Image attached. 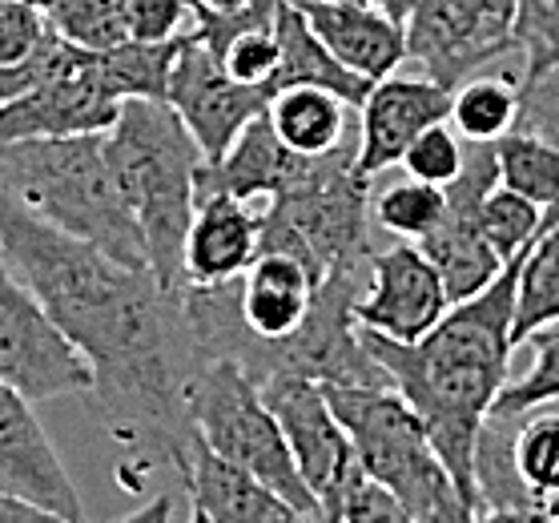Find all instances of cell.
<instances>
[{
	"label": "cell",
	"instance_id": "obj_19",
	"mask_svg": "<svg viewBox=\"0 0 559 523\" xmlns=\"http://www.w3.org/2000/svg\"><path fill=\"white\" fill-rule=\"evenodd\" d=\"M181 479L190 487L193 508L205 511L210 523H326L294 508L290 499H282L274 487H266L250 472L214 455L202 439L193 443L190 467L181 472Z\"/></svg>",
	"mask_w": 559,
	"mask_h": 523
},
{
	"label": "cell",
	"instance_id": "obj_39",
	"mask_svg": "<svg viewBox=\"0 0 559 523\" xmlns=\"http://www.w3.org/2000/svg\"><path fill=\"white\" fill-rule=\"evenodd\" d=\"M343 523H419V520L386 487H379L374 479L362 475L355 484V491H350V499H346Z\"/></svg>",
	"mask_w": 559,
	"mask_h": 523
},
{
	"label": "cell",
	"instance_id": "obj_34",
	"mask_svg": "<svg viewBox=\"0 0 559 523\" xmlns=\"http://www.w3.org/2000/svg\"><path fill=\"white\" fill-rule=\"evenodd\" d=\"M463 162H467V141L459 138V129H451L447 121L419 133L403 154V169L411 178L431 181V186H451L463 174Z\"/></svg>",
	"mask_w": 559,
	"mask_h": 523
},
{
	"label": "cell",
	"instance_id": "obj_30",
	"mask_svg": "<svg viewBox=\"0 0 559 523\" xmlns=\"http://www.w3.org/2000/svg\"><path fill=\"white\" fill-rule=\"evenodd\" d=\"M527 343L535 346V362L523 379H508L496 395L491 415L499 419H523L532 411H544L547 403H559V326L532 334Z\"/></svg>",
	"mask_w": 559,
	"mask_h": 523
},
{
	"label": "cell",
	"instance_id": "obj_29",
	"mask_svg": "<svg viewBox=\"0 0 559 523\" xmlns=\"http://www.w3.org/2000/svg\"><path fill=\"white\" fill-rule=\"evenodd\" d=\"M45 16L57 37L85 52H109L129 37V0H57Z\"/></svg>",
	"mask_w": 559,
	"mask_h": 523
},
{
	"label": "cell",
	"instance_id": "obj_3",
	"mask_svg": "<svg viewBox=\"0 0 559 523\" xmlns=\"http://www.w3.org/2000/svg\"><path fill=\"white\" fill-rule=\"evenodd\" d=\"M105 150L117 186L138 217L153 278L166 290L186 286V234L198 210L205 154L190 126L166 97L121 102V114L105 129Z\"/></svg>",
	"mask_w": 559,
	"mask_h": 523
},
{
	"label": "cell",
	"instance_id": "obj_32",
	"mask_svg": "<svg viewBox=\"0 0 559 523\" xmlns=\"http://www.w3.org/2000/svg\"><path fill=\"white\" fill-rule=\"evenodd\" d=\"M511 455H515V472L532 496H556L559 491V415L532 411L515 423V439H511Z\"/></svg>",
	"mask_w": 559,
	"mask_h": 523
},
{
	"label": "cell",
	"instance_id": "obj_8",
	"mask_svg": "<svg viewBox=\"0 0 559 523\" xmlns=\"http://www.w3.org/2000/svg\"><path fill=\"white\" fill-rule=\"evenodd\" d=\"M0 383L33 403L61 395H90V362L49 319L28 282L0 250Z\"/></svg>",
	"mask_w": 559,
	"mask_h": 523
},
{
	"label": "cell",
	"instance_id": "obj_44",
	"mask_svg": "<svg viewBox=\"0 0 559 523\" xmlns=\"http://www.w3.org/2000/svg\"><path fill=\"white\" fill-rule=\"evenodd\" d=\"M198 4H210V9H238V4H250V0H198Z\"/></svg>",
	"mask_w": 559,
	"mask_h": 523
},
{
	"label": "cell",
	"instance_id": "obj_47",
	"mask_svg": "<svg viewBox=\"0 0 559 523\" xmlns=\"http://www.w3.org/2000/svg\"><path fill=\"white\" fill-rule=\"evenodd\" d=\"M294 4H302V0H294Z\"/></svg>",
	"mask_w": 559,
	"mask_h": 523
},
{
	"label": "cell",
	"instance_id": "obj_12",
	"mask_svg": "<svg viewBox=\"0 0 559 523\" xmlns=\"http://www.w3.org/2000/svg\"><path fill=\"white\" fill-rule=\"evenodd\" d=\"M451 310V294L431 258L419 242H394L374 250L367 282L355 298V319L374 334L394 343H419Z\"/></svg>",
	"mask_w": 559,
	"mask_h": 523
},
{
	"label": "cell",
	"instance_id": "obj_42",
	"mask_svg": "<svg viewBox=\"0 0 559 523\" xmlns=\"http://www.w3.org/2000/svg\"><path fill=\"white\" fill-rule=\"evenodd\" d=\"M471 523H544L535 508H487Z\"/></svg>",
	"mask_w": 559,
	"mask_h": 523
},
{
	"label": "cell",
	"instance_id": "obj_1",
	"mask_svg": "<svg viewBox=\"0 0 559 523\" xmlns=\"http://www.w3.org/2000/svg\"><path fill=\"white\" fill-rule=\"evenodd\" d=\"M0 250L90 362L93 415L150 467L186 472L198 443L186 391L205 358L153 270H133L0 190Z\"/></svg>",
	"mask_w": 559,
	"mask_h": 523
},
{
	"label": "cell",
	"instance_id": "obj_6",
	"mask_svg": "<svg viewBox=\"0 0 559 523\" xmlns=\"http://www.w3.org/2000/svg\"><path fill=\"white\" fill-rule=\"evenodd\" d=\"M355 443L358 467L419 523H471L479 511L459 496L419 411L394 387H322Z\"/></svg>",
	"mask_w": 559,
	"mask_h": 523
},
{
	"label": "cell",
	"instance_id": "obj_23",
	"mask_svg": "<svg viewBox=\"0 0 559 523\" xmlns=\"http://www.w3.org/2000/svg\"><path fill=\"white\" fill-rule=\"evenodd\" d=\"M355 114L358 105L343 102L338 93L314 90V85L274 93L266 109V117L278 129V138L290 145L294 154H306V157L331 154V150L346 145L350 129L358 121Z\"/></svg>",
	"mask_w": 559,
	"mask_h": 523
},
{
	"label": "cell",
	"instance_id": "obj_13",
	"mask_svg": "<svg viewBox=\"0 0 559 523\" xmlns=\"http://www.w3.org/2000/svg\"><path fill=\"white\" fill-rule=\"evenodd\" d=\"M166 102L190 126L205 162H222L229 145L238 141V133L270 109L266 90L229 78L222 57L193 33H186V45L174 61Z\"/></svg>",
	"mask_w": 559,
	"mask_h": 523
},
{
	"label": "cell",
	"instance_id": "obj_20",
	"mask_svg": "<svg viewBox=\"0 0 559 523\" xmlns=\"http://www.w3.org/2000/svg\"><path fill=\"white\" fill-rule=\"evenodd\" d=\"M318 286L322 282L294 254L262 250L254 258V266L246 270L242 282H238V302H242L246 331L254 334L258 343L290 338L310 319Z\"/></svg>",
	"mask_w": 559,
	"mask_h": 523
},
{
	"label": "cell",
	"instance_id": "obj_4",
	"mask_svg": "<svg viewBox=\"0 0 559 523\" xmlns=\"http://www.w3.org/2000/svg\"><path fill=\"white\" fill-rule=\"evenodd\" d=\"M0 190L57 230L85 238L133 270H150V250L117 186L105 133L0 145Z\"/></svg>",
	"mask_w": 559,
	"mask_h": 523
},
{
	"label": "cell",
	"instance_id": "obj_28",
	"mask_svg": "<svg viewBox=\"0 0 559 523\" xmlns=\"http://www.w3.org/2000/svg\"><path fill=\"white\" fill-rule=\"evenodd\" d=\"M443 214H447L443 186L419 181L411 178V174L391 181V186H382V190H374V198H370L374 226L394 234V238H407V242H423L443 222Z\"/></svg>",
	"mask_w": 559,
	"mask_h": 523
},
{
	"label": "cell",
	"instance_id": "obj_25",
	"mask_svg": "<svg viewBox=\"0 0 559 523\" xmlns=\"http://www.w3.org/2000/svg\"><path fill=\"white\" fill-rule=\"evenodd\" d=\"M181 45H186V37H178V40L126 37L117 49L97 52V73H102L105 90L114 93L117 102L166 97L169 73H174V61H178Z\"/></svg>",
	"mask_w": 559,
	"mask_h": 523
},
{
	"label": "cell",
	"instance_id": "obj_21",
	"mask_svg": "<svg viewBox=\"0 0 559 523\" xmlns=\"http://www.w3.org/2000/svg\"><path fill=\"white\" fill-rule=\"evenodd\" d=\"M306 169V154H294L278 138V129L266 114L254 117L226 150L222 162H205L202 186L226 190L242 202H270L282 190H290Z\"/></svg>",
	"mask_w": 559,
	"mask_h": 523
},
{
	"label": "cell",
	"instance_id": "obj_17",
	"mask_svg": "<svg viewBox=\"0 0 559 523\" xmlns=\"http://www.w3.org/2000/svg\"><path fill=\"white\" fill-rule=\"evenodd\" d=\"M262 254V210L226 190L198 186L190 234H186V286H222L242 278Z\"/></svg>",
	"mask_w": 559,
	"mask_h": 523
},
{
	"label": "cell",
	"instance_id": "obj_10",
	"mask_svg": "<svg viewBox=\"0 0 559 523\" xmlns=\"http://www.w3.org/2000/svg\"><path fill=\"white\" fill-rule=\"evenodd\" d=\"M262 399L278 415L294 463L322 508V520L343 523V508L362 479V467L326 391L310 379H270L262 383Z\"/></svg>",
	"mask_w": 559,
	"mask_h": 523
},
{
	"label": "cell",
	"instance_id": "obj_7",
	"mask_svg": "<svg viewBox=\"0 0 559 523\" xmlns=\"http://www.w3.org/2000/svg\"><path fill=\"white\" fill-rule=\"evenodd\" d=\"M186 407L198 439L226 463L250 472L266 487H274L282 499H290L294 508L322 520L318 499L310 496L302 472L290 455V443L282 435L278 415L262 399V387L246 375L242 362L234 358H205L193 370Z\"/></svg>",
	"mask_w": 559,
	"mask_h": 523
},
{
	"label": "cell",
	"instance_id": "obj_11",
	"mask_svg": "<svg viewBox=\"0 0 559 523\" xmlns=\"http://www.w3.org/2000/svg\"><path fill=\"white\" fill-rule=\"evenodd\" d=\"M499 186V162H496V141H467V162L447 190V214L427 238H423V254L431 258L447 282L451 307L479 294L484 286L499 278L503 258L491 250L484 238L479 214H484L487 193Z\"/></svg>",
	"mask_w": 559,
	"mask_h": 523
},
{
	"label": "cell",
	"instance_id": "obj_38",
	"mask_svg": "<svg viewBox=\"0 0 559 523\" xmlns=\"http://www.w3.org/2000/svg\"><path fill=\"white\" fill-rule=\"evenodd\" d=\"M515 129L559 145V69L520 85V117H515Z\"/></svg>",
	"mask_w": 559,
	"mask_h": 523
},
{
	"label": "cell",
	"instance_id": "obj_26",
	"mask_svg": "<svg viewBox=\"0 0 559 523\" xmlns=\"http://www.w3.org/2000/svg\"><path fill=\"white\" fill-rule=\"evenodd\" d=\"M520 117V78H487L475 73L455 90L451 126L463 141H499L515 129Z\"/></svg>",
	"mask_w": 559,
	"mask_h": 523
},
{
	"label": "cell",
	"instance_id": "obj_43",
	"mask_svg": "<svg viewBox=\"0 0 559 523\" xmlns=\"http://www.w3.org/2000/svg\"><path fill=\"white\" fill-rule=\"evenodd\" d=\"M374 4H379L382 13H391L394 21H399V25H407V21H411V13H415V9H419L423 0H374Z\"/></svg>",
	"mask_w": 559,
	"mask_h": 523
},
{
	"label": "cell",
	"instance_id": "obj_24",
	"mask_svg": "<svg viewBox=\"0 0 559 523\" xmlns=\"http://www.w3.org/2000/svg\"><path fill=\"white\" fill-rule=\"evenodd\" d=\"M547 326H559V202L547 205L544 234L523 254L511 343H527L532 334L547 331Z\"/></svg>",
	"mask_w": 559,
	"mask_h": 523
},
{
	"label": "cell",
	"instance_id": "obj_31",
	"mask_svg": "<svg viewBox=\"0 0 559 523\" xmlns=\"http://www.w3.org/2000/svg\"><path fill=\"white\" fill-rule=\"evenodd\" d=\"M479 226H484V238L491 242L503 262L515 258L523 246H532L547 226V205L523 198V193L508 190V186H496L487 193L484 214H479Z\"/></svg>",
	"mask_w": 559,
	"mask_h": 523
},
{
	"label": "cell",
	"instance_id": "obj_14",
	"mask_svg": "<svg viewBox=\"0 0 559 523\" xmlns=\"http://www.w3.org/2000/svg\"><path fill=\"white\" fill-rule=\"evenodd\" d=\"M455 90L427 73H391L370 85L367 102L358 105V162L362 178H382L386 169L403 166L411 141L431 126L451 121Z\"/></svg>",
	"mask_w": 559,
	"mask_h": 523
},
{
	"label": "cell",
	"instance_id": "obj_18",
	"mask_svg": "<svg viewBox=\"0 0 559 523\" xmlns=\"http://www.w3.org/2000/svg\"><path fill=\"white\" fill-rule=\"evenodd\" d=\"M306 25L358 78L382 81L407 64V25L382 13L374 0H302Z\"/></svg>",
	"mask_w": 559,
	"mask_h": 523
},
{
	"label": "cell",
	"instance_id": "obj_16",
	"mask_svg": "<svg viewBox=\"0 0 559 523\" xmlns=\"http://www.w3.org/2000/svg\"><path fill=\"white\" fill-rule=\"evenodd\" d=\"M0 491L57 511L73 523H85L81 491L40 427L33 399L9 383H0Z\"/></svg>",
	"mask_w": 559,
	"mask_h": 523
},
{
	"label": "cell",
	"instance_id": "obj_40",
	"mask_svg": "<svg viewBox=\"0 0 559 523\" xmlns=\"http://www.w3.org/2000/svg\"><path fill=\"white\" fill-rule=\"evenodd\" d=\"M0 523H73L57 515V511H45L37 503H28L21 496H9V491H0Z\"/></svg>",
	"mask_w": 559,
	"mask_h": 523
},
{
	"label": "cell",
	"instance_id": "obj_41",
	"mask_svg": "<svg viewBox=\"0 0 559 523\" xmlns=\"http://www.w3.org/2000/svg\"><path fill=\"white\" fill-rule=\"evenodd\" d=\"M169 520H174V499L157 496V499H150L145 508H138L133 515H126V520H117V523H169Z\"/></svg>",
	"mask_w": 559,
	"mask_h": 523
},
{
	"label": "cell",
	"instance_id": "obj_45",
	"mask_svg": "<svg viewBox=\"0 0 559 523\" xmlns=\"http://www.w3.org/2000/svg\"><path fill=\"white\" fill-rule=\"evenodd\" d=\"M25 4H33V9H40V13H49L57 0H25Z\"/></svg>",
	"mask_w": 559,
	"mask_h": 523
},
{
	"label": "cell",
	"instance_id": "obj_2",
	"mask_svg": "<svg viewBox=\"0 0 559 523\" xmlns=\"http://www.w3.org/2000/svg\"><path fill=\"white\" fill-rule=\"evenodd\" d=\"M508 258L499 278L471 294L447 310L443 322L419 343H394L386 334H374L367 326L362 343L386 379L411 407L419 411L423 427L431 435L439 460L455 479L459 496L475 511H484L479 479H475V447L484 431L491 403L508 383L511 362V322H515V290H520L523 254Z\"/></svg>",
	"mask_w": 559,
	"mask_h": 523
},
{
	"label": "cell",
	"instance_id": "obj_22",
	"mask_svg": "<svg viewBox=\"0 0 559 523\" xmlns=\"http://www.w3.org/2000/svg\"><path fill=\"white\" fill-rule=\"evenodd\" d=\"M274 28H278L282 61H278L274 81L266 85V97H274V93H282V90H298V85H314V90L338 93V97L350 105L367 102V93L374 81L358 78L355 69H346V64L322 45V37H318L314 28L306 25L302 9H298L294 0H282Z\"/></svg>",
	"mask_w": 559,
	"mask_h": 523
},
{
	"label": "cell",
	"instance_id": "obj_15",
	"mask_svg": "<svg viewBox=\"0 0 559 523\" xmlns=\"http://www.w3.org/2000/svg\"><path fill=\"white\" fill-rule=\"evenodd\" d=\"M117 114H121V102L105 90L97 73V52H85L73 69L40 81L37 90L21 93L16 102L0 105V145L105 133Z\"/></svg>",
	"mask_w": 559,
	"mask_h": 523
},
{
	"label": "cell",
	"instance_id": "obj_48",
	"mask_svg": "<svg viewBox=\"0 0 559 523\" xmlns=\"http://www.w3.org/2000/svg\"><path fill=\"white\" fill-rule=\"evenodd\" d=\"M0 4H4V0H0Z\"/></svg>",
	"mask_w": 559,
	"mask_h": 523
},
{
	"label": "cell",
	"instance_id": "obj_37",
	"mask_svg": "<svg viewBox=\"0 0 559 523\" xmlns=\"http://www.w3.org/2000/svg\"><path fill=\"white\" fill-rule=\"evenodd\" d=\"M45 37H49V16L40 9H33L25 0L0 4V64H16L33 57Z\"/></svg>",
	"mask_w": 559,
	"mask_h": 523
},
{
	"label": "cell",
	"instance_id": "obj_36",
	"mask_svg": "<svg viewBox=\"0 0 559 523\" xmlns=\"http://www.w3.org/2000/svg\"><path fill=\"white\" fill-rule=\"evenodd\" d=\"M193 28V0H129V37L178 40Z\"/></svg>",
	"mask_w": 559,
	"mask_h": 523
},
{
	"label": "cell",
	"instance_id": "obj_27",
	"mask_svg": "<svg viewBox=\"0 0 559 523\" xmlns=\"http://www.w3.org/2000/svg\"><path fill=\"white\" fill-rule=\"evenodd\" d=\"M496 162H499V186L523 193L539 205L559 202V145L544 141L535 133L511 129L508 138L496 141Z\"/></svg>",
	"mask_w": 559,
	"mask_h": 523
},
{
	"label": "cell",
	"instance_id": "obj_35",
	"mask_svg": "<svg viewBox=\"0 0 559 523\" xmlns=\"http://www.w3.org/2000/svg\"><path fill=\"white\" fill-rule=\"evenodd\" d=\"M217 57H222L226 73L234 81L266 90L270 81H274V73H278V61H282L278 28H274V25L246 28V33H238V37L229 40V45L217 52Z\"/></svg>",
	"mask_w": 559,
	"mask_h": 523
},
{
	"label": "cell",
	"instance_id": "obj_5",
	"mask_svg": "<svg viewBox=\"0 0 559 523\" xmlns=\"http://www.w3.org/2000/svg\"><path fill=\"white\" fill-rule=\"evenodd\" d=\"M355 162L358 138L331 154L306 157V169L290 190L262 202V250L294 254L318 282H326L334 270L370 262L374 181L362 178Z\"/></svg>",
	"mask_w": 559,
	"mask_h": 523
},
{
	"label": "cell",
	"instance_id": "obj_33",
	"mask_svg": "<svg viewBox=\"0 0 559 523\" xmlns=\"http://www.w3.org/2000/svg\"><path fill=\"white\" fill-rule=\"evenodd\" d=\"M515 57L523 61L520 85L559 69V0H520Z\"/></svg>",
	"mask_w": 559,
	"mask_h": 523
},
{
	"label": "cell",
	"instance_id": "obj_46",
	"mask_svg": "<svg viewBox=\"0 0 559 523\" xmlns=\"http://www.w3.org/2000/svg\"><path fill=\"white\" fill-rule=\"evenodd\" d=\"M190 523H210V515H205V511L193 508V511H190Z\"/></svg>",
	"mask_w": 559,
	"mask_h": 523
},
{
	"label": "cell",
	"instance_id": "obj_9",
	"mask_svg": "<svg viewBox=\"0 0 559 523\" xmlns=\"http://www.w3.org/2000/svg\"><path fill=\"white\" fill-rule=\"evenodd\" d=\"M520 0H423L407 21V61L459 90L515 52Z\"/></svg>",
	"mask_w": 559,
	"mask_h": 523
}]
</instances>
